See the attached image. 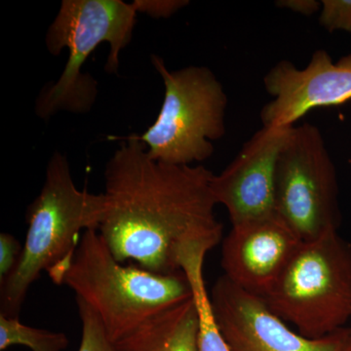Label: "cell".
<instances>
[{"instance_id": "obj_1", "label": "cell", "mask_w": 351, "mask_h": 351, "mask_svg": "<svg viewBox=\"0 0 351 351\" xmlns=\"http://www.w3.org/2000/svg\"><path fill=\"white\" fill-rule=\"evenodd\" d=\"M112 138L122 143L106 165L101 239L120 263L132 261L165 276L182 271L186 251L197 245L214 248L223 237L213 173L202 165L154 160L137 134Z\"/></svg>"}, {"instance_id": "obj_2", "label": "cell", "mask_w": 351, "mask_h": 351, "mask_svg": "<svg viewBox=\"0 0 351 351\" xmlns=\"http://www.w3.org/2000/svg\"><path fill=\"white\" fill-rule=\"evenodd\" d=\"M108 211L105 193L76 188L68 159L55 152L48 162L45 182L27 207V232L17 267L0 285V315L19 317L27 291L41 272L53 282L68 267L83 233L99 230Z\"/></svg>"}, {"instance_id": "obj_3", "label": "cell", "mask_w": 351, "mask_h": 351, "mask_svg": "<svg viewBox=\"0 0 351 351\" xmlns=\"http://www.w3.org/2000/svg\"><path fill=\"white\" fill-rule=\"evenodd\" d=\"M58 285L68 286L91 307L112 343L152 316L193 298L184 271L165 276L124 267L95 230L83 233Z\"/></svg>"}, {"instance_id": "obj_4", "label": "cell", "mask_w": 351, "mask_h": 351, "mask_svg": "<svg viewBox=\"0 0 351 351\" xmlns=\"http://www.w3.org/2000/svg\"><path fill=\"white\" fill-rule=\"evenodd\" d=\"M138 7L122 0H64L46 36L52 55L66 48L69 60L57 82L44 89L36 104V112L43 119L59 110L86 112L97 96V83L83 75L88 57L101 43L110 44L105 69L117 75L119 54L130 43Z\"/></svg>"}, {"instance_id": "obj_5", "label": "cell", "mask_w": 351, "mask_h": 351, "mask_svg": "<svg viewBox=\"0 0 351 351\" xmlns=\"http://www.w3.org/2000/svg\"><path fill=\"white\" fill-rule=\"evenodd\" d=\"M263 299L306 338L343 329L351 319V245L338 232L302 242Z\"/></svg>"}, {"instance_id": "obj_6", "label": "cell", "mask_w": 351, "mask_h": 351, "mask_svg": "<svg viewBox=\"0 0 351 351\" xmlns=\"http://www.w3.org/2000/svg\"><path fill=\"white\" fill-rule=\"evenodd\" d=\"M165 95L158 117L138 140L154 160L170 165L202 162L214 154L213 141L226 135L228 96L206 66L171 71L162 58L152 55Z\"/></svg>"}, {"instance_id": "obj_7", "label": "cell", "mask_w": 351, "mask_h": 351, "mask_svg": "<svg viewBox=\"0 0 351 351\" xmlns=\"http://www.w3.org/2000/svg\"><path fill=\"white\" fill-rule=\"evenodd\" d=\"M276 214L302 239L338 232L341 223L336 169L319 129L293 127L276 164Z\"/></svg>"}, {"instance_id": "obj_8", "label": "cell", "mask_w": 351, "mask_h": 351, "mask_svg": "<svg viewBox=\"0 0 351 351\" xmlns=\"http://www.w3.org/2000/svg\"><path fill=\"white\" fill-rule=\"evenodd\" d=\"M210 298L230 351H341L351 332L346 327L325 338H306L272 313L263 298L225 274L215 282Z\"/></svg>"}, {"instance_id": "obj_9", "label": "cell", "mask_w": 351, "mask_h": 351, "mask_svg": "<svg viewBox=\"0 0 351 351\" xmlns=\"http://www.w3.org/2000/svg\"><path fill=\"white\" fill-rule=\"evenodd\" d=\"M272 100L262 108L265 127H294L311 110L351 100V54L332 62L327 51L316 50L306 68L278 62L263 77Z\"/></svg>"}, {"instance_id": "obj_10", "label": "cell", "mask_w": 351, "mask_h": 351, "mask_svg": "<svg viewBox=\"0 0 351 351\" xmlns=\"http://www.w3.org/2000/svg\"><path fill=\"white\" fill-rule=\"evenodd\" d=\"M292 128L263 126L232 162L212 177L215 200L226 208L232 226L276 214V164Z\"/></svg>"}, {"instance_id": "obj_11", "label": "cell", "mask_w": 351, "mask_h": 351, "mask_svg": "<svg viewBox=\"0 0 351 351\" xmlns=\"http://www.w3.org/2000/svg\"><path fill=\"white\" fill-rule=\"evenodd\" d=\"M276 214L232 226L223 240L221 267L240 288L263 298L302 243Z\"/></svg>"}, {"instance_id": "obj_12", "label": "cell", "mask_w": 351, "mask_h": 351, "mask_svg": "<svg viewBox=\"0 0 351 351\" xmlns=\"http://www.w3.org/2000/svg\"><path fill=\"white\" fill-rule=\"evenodd\" d=\"M193 297L152 316L113 343L115 351H198Z\"/></svg>"}, {"instance_id": "obj_13", "label": "cell", "mask_w": 351, "mask_h": 351, "mask_svg": "<svg viewBox=\"0 0 351 351\" xmlns=\"http://www.w3.org/2000/svg\"><path fill=\"white\" fill-rule=\"evenodd\" d=\"M208 252L205 247H196L189 250L181 261V269L191 283L197 311L198 351H230L215 317L211 298L203 277V263Z\"/></svg>"}, {"instance_id": "obj_14", "label": "cell", "mask_w": 351, "mask_h": 351, "mask_svg": "<svg viewBox=\"0 0 351 351\" xmlns=\"http://www.w3.org/2000/svg\"><path fill=\"white\" fill-rule=\"evenodd\" d=\"M64 332H50L23 324L19 317L0 315V350L25 346L32 351H64L69 346Z\"/></svg>"}, {"instance_id": "obj_15", "label": "cell", "mask_w": 351, "mask_h": 351, "mask_svg": "<svg viewBox=\"0 0 351 351\" xmlns=\"http://www.w3.org/2000/svg\"><path fill=\"white\" fill-rule=\"evenodd\" d=\"M76 304L82 324V341L78 351H115L98 315L82 300L76 299Z\"/></svg>"}, {"instance_id": "obj_16", "label": "cell", "mask_w": 351, "mask_h": 351, "mask_svg": "<svg viewBox=\"0 0 351 351\" xmlns=\"http://www.w3.org/2000/svg\"><path fill=\"white\" fill-rule=\"evenodd\" d=\"M319 24L328 32H351V0L321 1Z\"/></svg>"}, {"instance_id": "obj_17", "label": "cell", "mask_w": 351, "mask_h": 351, "mask_svg": "<svg viewBox=\"0 0 351 351\" xmlns=\"http://www.w3.org/2000/svg\"><path fill=\"white\" fill-rule=\"evenodd\" d=\"M23 246L9 233L0 234V285L12 274L19 263Z\"/></svg>"}, {"instance_id": "obj_18", "label": "cell", "mask_w": 351, "mask_h": 351, "mask_svg": "<svg viewBox=\"0 0 351 351\" xmlns=\"http://www.w3.org/2000/svg\"><path fill=\"white\" fill-rule=\"evenodd\" d=\"M138 12L147 13L154 18H167L177 12L182 7L188 5L189 1L184 0H172V1H147L137 0L135 1Z\"/></svg>"}, {"instance_id": "obj_19", "label": "cell", "mask_w": 351, "mask_h": 351, "mask_svg": "<svg viewBox=\"0 0 351 351\" xmlns=\"http://www.w3.org/2000/svg\"><path fill=\"white\" fill-rule=\"evenodd\" d=\"M276 5L304 16H313L321 11L322 3L316 0H279Z\"/></svg>"}, {"instance_id": "obj_20", "label": "cell", "mask_w": 351, "mask_h": 351, "mask_svg": "<svg viewBox=\"0 0 351 351\" xmlns=\"http://www.w3.org/2000/svg\"><path fill=\"white\" fill-rule=\"evenodd\" d=\"M341 351H351V332Z\"/></svg>"}]
</instances>
